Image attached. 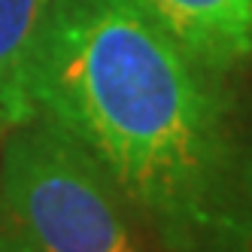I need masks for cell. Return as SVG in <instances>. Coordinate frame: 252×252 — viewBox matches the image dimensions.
Segmentation results:
<instances>
[{"label":"cell","mask_w":252,"mask_h":252,"mask_svg":"<svg viewBox=\"0 0 252 252\" xmlns=\"http://www.w3.org/2000/svg\"><path fill=\"white\" fill-rule=\"evenodd\" d=\"M0 137H3V134H0Z\"/></svg>","instance_id":"5b68a950"},{"label":"cell","mask_w":252,"mask_h":252,"mask_svg":"<svg viewBox=\"0 0 252 252\" xmlns=\"http://www.w3.org/2000/svg\"><path fill=\"white\" fill-rule=\"evenodd\" d=\"M170 37L222 73L252 67V0H143Z\"/></svg>","instance_id":"3957f363"},{"label":"cell","mask_w":252,"mask_h":252,"mask_svg":"<svg viewBox=\"0 0 252 252\" xmlns=\"http://www.w3.org/2000/svg\"><path fill=\"white\" fill-rule=\"evenodd\" d=\"M52 0H0V134L37 113L31 61Z\"/></svg>","instance_id":"277c9868"},{"label":"cell","mask_w":252,"mask_h":252,"mask_svg":"<svg viewBox=\"0 0 252 252\" xmlns=\"http://www.w3.org/2000/svg\"><path fill=\"white\" fill-rule=\"evenodd\" d=\"M0 252H149L106 170L49 116L0 137Z\"/></svg>","instance_id":"7a4b0ae2"},{"label":"cell","mask_w":252,"mask_h":252,"mask_svg":"<svg viewBox=\"0 0 252 252\" xmlns=\"http://www.w3.org/2000/svg\"><path fill=\"white\" fill-rule=\"evenodd\" d=\"M31 97L161 252H252V88L189 55L143 0H52Z\"/></svg>","instance_id":"6da1fadb"}]
</instances>
